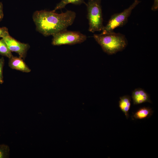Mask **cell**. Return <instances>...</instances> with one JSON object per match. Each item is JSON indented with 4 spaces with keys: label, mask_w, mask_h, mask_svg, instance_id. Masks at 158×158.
Instances as JSON below:
<instances>
[{
    "label": "cell",
    "mask_w": 158,
    "mask_h": 158,
    "mask_svg": "<svg viewBox=\"0 0 158 158\" xmlns=\"http://www.w3.org/2000/svg\"><path fill=\"white\" fill-rule=\"evenodd\" d=\"M7 45L10 50L14 52L19 55V57L25 59L27 52L30 48L28 44L23 43L16 40L9 35L2 38Z\"/></svg>",
    "instance_id": "6"
},
{
    "label": "cell",
    "mask_w": 158,
    "mask_h": 158,
    "mask_svg": "<svg viewBox=\"0 0 158 158\" xmlns=\"http://www.w3.org/2000/svg\"><path fill=\"white\" fill-rule=\"evenodd\" d=\"M158 0H154V3L151 8V10L153 11L158 10Z\"/></svg>",
    "instance_id": "16"
},
{
    "label": "cell",
    "mask_w": 158,
    "mask_h": 158,
    "mask_svg": "<svg viewBox=\"0 0 158 158\" xmlns=\"http://www.w3.org/2000/svg\"><path fill=\"white\" fill-rule=\"evenodd\" d=\"M119 98L118 102L119 107L128 119L129 117L128 111L131 106L130 97L128 95H126L120 97Z\"/></svg>",
    "instance_id": "9"
},
{
    "label": "cell",
    "mask_w": 158,
    "mask_h": 158,
    "mask_svg": "<svg viewBox=\"0 0 158 158\" xmlns=\"http://www.w3.org/2000/svg\"><path fill=\"white\" fill-rule=\"evenodd\" d=\"M153 112L152 109L150 107H141L133 114L132 119L134 120L148 118L152 115Z\"/></svg>",
    "instance_id": "10"
},
{
    "label": "cell",
    "mask_w": 158,
    "mask_h": 158,
    "mask_svg": "<svg viewBox=\"0 0 158 158\" xmlns=\"http://www.w3.org/2000/svg\"><path fill=\"white\" fill-rule=\"evenodd\" d=\"M51 44L54 46L74 45L84 42L87 36L79 32L62 30L53 35Z\"/></svg>",
    "instance_id": "4"
},
{
    "label": "cell",
    "mask_w": 158,
    "mask_h": 158,
    "mask_svg": "<svg viewBox=\"0 0 158 158\" xmlns=\"http://www.w3.org/2000/svg\"><path fill=\"white\" fill-rule=\"evenodd\" d=\"M10 149L9 146L4 144L0 145V158L9 157Z\"/></svg>",
    "instance_id": "13"
},
{
    "label": "cell",
    "mask_w": 158,
    "mask_h": 158,
    "mask_svg": "<svg viewBox=\"0 0 158 158\" xmlns=\"http://www.w3.org/2000/svg\"><path fill=\"white\" fill-rule=\"evenodd\" d=\"M140 2L138 0H134V2L128 8L122 12L112 15L108 23L104 26L102 33H106L114 32L116 28L121 27L127 23L128 18L134 8Z\"/></svg>",
    "instance_id": "5"
},
{
    "label": "cell",
    "mask_w": 158,
    "mask_h": 158,
    "mask_svg": "<svg viewBox=\"0 0 158 158\" xmlns=\"http://www.w3.org/2000/svg\"><path fill=\"white\" fill-rule=\"evenodd\" d=\"M93 37L103 51L109 55H112L122 51L128 44L124 35L114 32L94 34Z\"/></svg>",
    "instance_id": "2"
},
{
    "label": "cell",
    "mask_w": 158,
    "mask_h": 158,
    "mask_svg": "<svg viewBox=\"0 0 158 158\" xmlns=\"http://www.w3.org/2000/svg\"></svg>",
    "instance_id": "18"
},
{
    "label": "cell",
    "mask_w": 158,
    "mask_h": 158,
    "mask_svg": "<svg viewBox=\"0 0 158 158\" xmlns=\"http://www.w3.org/2000/svg\"><path fill=\"white\" fill-rule=\"evenodd\" d=\"M75 17V13L70 10L58 13L53 10H42L35 11L32 18L37 30L47 37L67 29L73 24Z\"/></svg>",
    "instance_id": "1"
},
{
    "label": "cell",
    "mask_w": 158,
    "mask_h": 158,
    "mask_svg": "<svg viewBox=\"0 0 158 158\" xmlns=\"http://www.w3.org/2000/svg\"><path fill=\"white\" fill-rule=\"evenodd\" d=\"M4 63V60L3 57L0 58V83H4L3 69Z\"/></svg>",
    "instance_id": "14"
},
{
    "label": "cell",
    "mask_w": 158,
    "mask_h": 158,
    "mask_svg": "<svg viewBox=\"0 0 158 158\" xmlns=\"http://www.w3.org/2000/svg\"><path fill=\"white\" fill-rule=\"evenodd\" d=\"M0 54L8 59L13 56L10 50L6 44L2 39H0Z\"/></svg>",
    "instance_id": "12"
},
{
    "label": "cell",
    "mask_w": 158,
    "mask_h": 158,
    "mask_svg": "<svg viewBox=\"0 0 158 158\" xmlns=\"http://www.w3.org/2000/svg\"><path fill=\"white\" fill-rule=\"evenodd\" d=\"M3 17V5L2 2H0V21L2 20Z\"/></svg>",
    "instance_id": "17"
},
{
    "label": "cell",
    "mask_w": 158,
    "mask_h": 158,
    "mask_svg": "<svg viewBox=\"0 0 158 158\" xmlns=\"http://www.w3.org/2000/svg\"><path fill=\"white\" fill-rule=\"evenodd\" d=\"M8 64L11 68L23 72L29 73L31 71L23 59L19 57L13 55L9 59Z\"/></svg>",
    "instance_id": "8"
},
{
    "label": "cell",
    "mask_w": 158,
    "mask_h": 158,
    "mask_svg": "<svg viewBox=\"0 0 158 158\" xmlns=\"http://www.w3.org/2000/svg\"><path fill=\"white\" fill-rule=\"evenodd\" d=\"M71 4L76 5H80L82 4L86 5V3L84 0H61L57 4L53 10L56 11L58 9H61L64 8L66 5Z\"/></svg>",
    "instance_id": "11"
},
{
    "label": "cell",
    "mask_w": 158,
    "mask_h": 158,
    "mask_svg": "<svg viewBox=\"0 0 158 158\" xmlns=\"http://www.w3.org/2000/svg\"><path fill=\"white\" fill-rule=\"evenodd\" d=\"M131 97L134 105L146 102H152L149 95L141 88H137L133 91L132 93Z\"/></svg>",
    "instance_id": "7"
},
{
    "label": "cell",
    "mask_w": 158,
    "mask_h": 158,
    "mask_svg": "<svg viewBox=\"0 0 158 158\" xmlns=\"http://www.w3.org/2000/svg\"><path fill=\"white\" fill-rule=\"evenodd\" d=\"M101 2V0H89L86 3L88 30L91 32L102 31L104 27Z\"/></svg>",
    "instance_id": "3"
},
{
    "label": "cell",
    "mask_w": 158,
    "mask_h": 158,
    "mask_svg": "<svg viewBox=\"0 0 158 158\" xmlns=\"http://www.w3.org/2000/svg\"><path fill=\"white\" fill-rule=\"evenodd\" d=\"M9 35L8 30L6 27H0V38H2Z\"/></svg>",
    "instance_id": "15"
}]
</instances>
